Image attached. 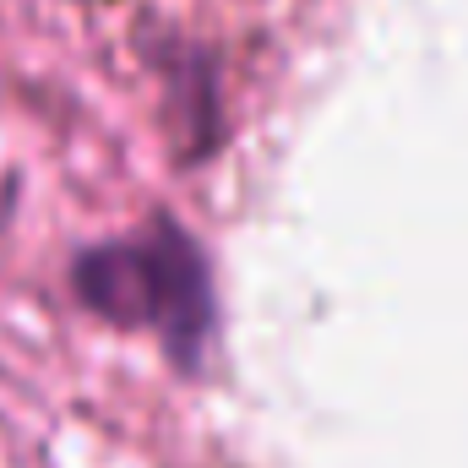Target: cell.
<instances>
[{"instance_id": "6da1fadb", "label": "cell", "mask_w": 468, "mask_h": 468, "mask_svg": "<svg viewBox=\"0 0 468 468\" xmlns=\"http://www.w3.org/2000/svg\"><path fill=\"white\" fill-rule=\"evenodd\" d=\"M71 300L120 333H153L164 359L197 381L218 344V289L207 250L175 218H147L125 239L71 256Z\"/></svg>"}, {"instance_id": "7a4b0ae2", "label": "cell", "mask_w": 468, "mask_h": 468, "mask_svg": "<svg viewBox=\"0 0 468 468\" xmlns=\"http://www.w3.org/2000/svg\"><path fill=\"white\" fill-rule=\"evenodd\" d=\"M169 93H175V131H191L186 158H202L218 147V88L207 55L169 49Z\"/></svg>"}]
</instances>
